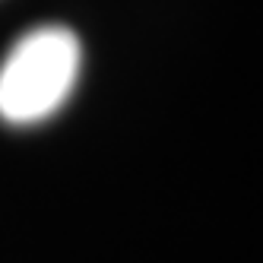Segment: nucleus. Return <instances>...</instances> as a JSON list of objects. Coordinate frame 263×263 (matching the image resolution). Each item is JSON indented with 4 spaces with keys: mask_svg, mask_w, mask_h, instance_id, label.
<instances>
[{
    "mask_svg": "<svg viewBox=\"0 0 263 263\" xmlns=\"http://www.w3.org/2000/svg\"><path fill=\"white\" fill-rule=\"evenodd\" d=\"M83 48L64 26L26 32L0 64V121L13 127L42 124L58 115L80 77Z\"/></svg>",
    "mask_w": 263,
    "mask_h": 263,
    "instance_id": "f257e3e1",
    "label": "nucleus"
}]
</instances>
